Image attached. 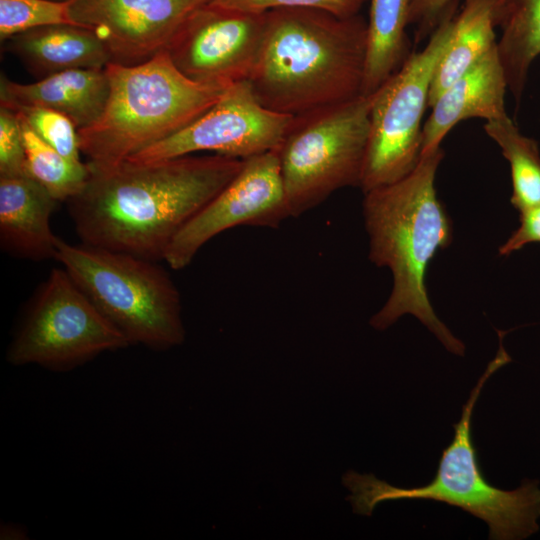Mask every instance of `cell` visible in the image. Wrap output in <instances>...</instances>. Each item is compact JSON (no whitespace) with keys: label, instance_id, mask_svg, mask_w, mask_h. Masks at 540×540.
<instances>
[{"label":"cell","instance_id":"cell-10","mask_svg":"<svg viewBox=\"0 0 540 540\" xmlns=\"http://www.w3.org/2000/svg\"><path fill=\"white\" fill-rule=\"evenodd\" d=\"M293 117L264 107L248 81L238 82L190 124L127 160L150 162L198 152L246 159L278 149Z\"/></svg>","mask_w":540,"mask_h":540},{"label":"cell","instance_id":"cell-20","mask_svg":"<svg viewBox=\"0 0 540 540\" xmlns=\"http://www.w3.org/2000/svg\"><path fill=\"white\" fill-rule=\"evenodd\" d=\"M497 41L508 89L521 100L531 64L540 55V0H504Z\"/></svg>","mask_w":540,"mask_h":540},{"label":"cell","instance_id":"cell-25","mask_svg":"<svg viewBox=\"0 0 540 540\" xmlns=\"http://www.w3.org/2000/svg\"><path fill=\"white\" fill-rule=\"evenodd\" d=\"M366 0H209L210 5L250 13H265L281 8H312L339 17H352Z\"/></svg>","mask_w":540,"mask_h":540},{"label":"cell","instance_id":"cell-24","mask_svg":"<svg viewBox=\"0 0 540 540\" xmlns=\"http://www.w3.org/2000/svg\"><path fill=\"white\" fill-rule=\"evenodd\" d=\"M2 106L13 110L43 141L63 156L80 161L78 129L67 116L41 106Z\"/></svg>","mask_w":540,"mask_h":540},{"label":"cell","instance_id":"cell-14","mask_svg":"<svg viewBox=\"0 0 540 540\" xmlns=\"http://www.w3.org/2000/svg\"><path fill=\"white\" fill-rule=\"evenodd\" d=\"M507 89L496 44L430 106L432 111L423 124L421 155L440 148L445 136L463 120L481 118L488 122L507 117Z\"/></svg>","mask_w":540,"mask_h":540},{"label":"cell","instance_id":"cell-22","mask_svg":"<svg viewBox=\"0 0 540 540\" xmlns=\"http://www.w3.org/2000/svg\"><path fill=\"white\" fill-rule=\"evenodd\" d=\"M19 120L24 138L26 173L45 187L55 200L68 201L84 187L89 176L87 163L63 156Z\"/></svg>","mask_w":540,"mask_h":540},{"label":"cell","instance_id":"cell-30","mask_svg":"<svg viewBox=\"0 0 540 540\" xmlns=\"http://www.w3.org/2000/svg\"><path fill=\"white\" fill-rule=\"evenodd\" d=\"M56 1H68V0H56Z\"/></svg>","mask_w":540,"mask_h":540},{"label":"cell","instance_id":"cell-11","mask_svg":"<svg viewBox=\"0 0 540 540\" xmlns=\"http://www.w3.org/2000/svg\"><path fill=\"white\" fill-rule=\"evenodd\" d=\"M265 24L266 12L205 3L181 23L166 50L187 78L227 88L250 79L263 47Z\"/></svg>","mask_w":540,"mask_h":540},{"label":"cell","instance_id":"cell-2","mask_svg":"<svg viewBox=\"0 0 540 540\" xmlns=\"http://www.w3.org/2000/svg\"><path fill=\"white\" fill-rule=\"evenodd\" d=\"M367 22L312 8L266 12L263 47L248 80L266 108L292 116L362 95Z\"/></svg>","mask_w":540,"mask_h":540},{"label":"cell","instance_id":"cell-16","mask_svg":"<svg viewBox=\"0 0 540 540\" xmlns=\"http://www.w3.org/2000/svg\"><path fill=\"white\" fill-rule=\"evenodd\" d=\"M109 94L105 69H73L36 82L22 84L4 75L0 81L1 105H32L58 111L77 127L93 124L101 115Z\"/></svg>","mask_w":540,"mask_h":540},{"label":"cell","instance_id":"cell-1","mask_svg":"<svg viewBox=\"0 0 540 540\" xmlns=\"http://www.w3.org/2000/svg\"><path fill=\"white\" fill-rule=\"evenodd\" d=\"M243 159L186 155L109 167L87 163L88 179L67 201L82 243L163 260L183 227L239 172Z\"/></svg>","mask_w":540,"mask_h":540},{"label":"cell","instance_id":"cell-8","mask_svg":"<svg viewBox=\"0 0 540 540\" xmlns=\"http://www.w3.org/2000/svg\"><path fill=\"white\" fill-rule=\"evenodd\" d=\"M457 2L447 7L424 48L410 53L370 94L369 138L360 183L364 193L404 178L420 160L422 119L434 72L451 39Z\"/></svg>","mask_w":540,"mask_h":540},{"label":"cell","instance_id":"cell-6","mask_svg":"<svg viewBox=\"0 0 540 540\" xmlns=\"http://www.w3.org/2000/svg\"><path fill=\"white\" fill-rule=\"evenodd\" d=\"M54 259L129 344L166 350L183 343L180 293L156 261L60 238Z\"/></svg>","mask_w":540,"mask_h":540},{"label":"cell","instance_id":"cell-4","mask_svg":"<svg viewBox=\"0 0 540 540\" xmlns=\"http://www.w3.org/2000/svg\"><path fill=\"white\" fill-rule=\"evenodd\" d=\"M511 361L500 343L496 357L472 389L463 406L454 436L443 450L431 482L419 487L390 485L373 474L347 471L343 485L350 491L347 500L353 512L372 515L378 504L395 500H432L446 503L483 520L489 527V539L527 538L538 531L540 488L537 480H525L514 490L492 485L484 476L472 437V414L481 390L489 377Z\"/></svg>","mask_w":540,"mask_h":540},{"label":"cell","instance_id":"cell-18","mask_svg":"<svg viewBox=\"0 0 540 540\" xmlns=\"http://www.w3.org/2000/svg\"><path fill=\"white\" fill-rule=\"evenodd\" d=\"M504 0H465L457 11L450 42L440 59L430 86L428 107L458 77L496 44Z\"/></svg>","mask_w":540,"mask_h":540},{"label":"cell","instance_id":"cell-29","mask_svg":"<svg viewBox=\"0 0 540 540\" xmlns=\"http://www.w3.org/2000/svg\"><path fill=\"white\" fill-rule=\"evenodd\" d=\"M25 532L21 531L17 527L12 526H5L1 530V538L2 539H21L22 536H25Z\"/></svg>","mask_w":540,"mask_h":540},{"label":"cell","instance_id":"cell-5","mask_svg":"<svg viewBox=\"0 0 540 540\" xmlns=\"http://www.w3.org/2000/svg\"><path fill=\"white\" fill-rule=\"evenodd\" d=\"M109 94L91 125L78 129L80 151L95 167L117 165L175 134L209 109L226 88L182 74L167 50L134 65L104 68Z\"/></svg>","mask_w":540,"mask_h":540},{"label":"cell","instance_id":"cell-28","mask_svg":"<svg viewBox=\"0 0 540 540\" xmlns=\"http://www.w3.org/2000/svg\"><path fill=\"white\" fill-rule=\"evenodd\" d=\"M520 213V225L499 248V254L508 256L526 244L540 242V203Z\"/></svg>","mask_w":540,"mask_h":540},{"label":"cell","instance_id":"cell-9","mask_svg":"<svg viewBox=\"0 0 540 540\" xmlns=\"http://www.w3.org/2000/svg\"><path fill=\"white\" fill-rule=\"evenodd\" d=\"M128 345L62 267L52 269L32 296L7 359L14 365L68 370Z\"/></svg>","mask_w":540,"mask_h":540},{"label":"cell","instance_id":"cell-21","mask_svg":"<svg viewBox=\"0 0 540 540\" xmlns=\"http://www.w3.org/2000/svg\"><path fill=\"white\" fill-rule=\"evenodd\" d=\"M486 134L497 143L509 162L512 180L510 202L518 211L540 203V152L538 143L523 135L509 116L488 121Z\"/></svg>","mask_w":540,"mask_h":540},{"label":"cell","instance_id":"cell-3","mask_svg":"<svg viewBox=\"0 0 540 540\" xmlns=\"http://www.w3.org/2000/svg\"><path fill=\"white\" fill-rule=\"evenodd\" d=\"M444 156L440 148L424 153L404 178L365 194L363 215L369 236V259L388 267L393 287L384 306L371 318L385 330L401 316L420 320L445 346L463 356L464 344L435 314L426 290L428 265L450 245L452 222L435 189V176Z\"/></svg>","mask_w":540,"mask_h":540},{"label":"cell","instance_id":"cell-27","mask_svg":"<svg viewBox=\"0 0 540 540\" xmlns=\"http://www.w3.org/2000/svg\"><path fill=\"white\" fill-rule=\"evenodd\" d=\"M455 0H409L408 25L416 26L417 41L430 36L447 7Z\"/></svg>","mask_w":540,"mask_h":540},{"label":"cell","instance_id":"cell-13","mask_svg":"<svg viewBox=\"0 0 540 540\" xmlns=\"http://www.w3.org/2000/svg\"><path fill=\"white\" fill-rule=\"evenodd\" d=\"M208 1L69 0V14L100 38L111 62L134 65L166 50L186 17Z\"/></svg>","mask_w":540,"mask_h":540},{"label":"cell","instance_id":"cell-23","mask_svg":"<svg viewBox=\"0 0 540 540\" xmlns=\"http://www.w3.org/2000/svg\"><path fill=\"white\" fill-rule=\"evenodd\" d=\"M73 24L69 0H0V38H9L31 29Z\"/></svg>","mask_w":540,"mask_h":540},{"label":"cell","instance_id":"cell-12","mask_svg":"<svg viewBox=\"0 0 540 540\" xmlns=\"http://www.w3.org/2000/svg\"><path fill=\"white\" fill-rule=\"evenodd\" d=\"M288 217L277 149L248 157L235 177L177 234L163 260L181 270L208 241L228 229L276 228Z\"/></svg>","mask_w":540,"mask_h":540},{"label":"cell","instance_id":"cell-7","mask_svg":"<svg viewBox=\"0 0 540 540\" xmlns=\"http://www.w3.org/2000/svg\"><path fill=\"white\" fill-rule=\"evenodd\" d=\"M371 96L293 117L277 149L291 217L338 189L359 186L370 129Z\"/></svg>","mask_w":540,"mask_h":540},{"label":"cell","instance_id":"cell-15","mask_svg":"<svg viewBox=\"0 0 540 540\" xmlns=\"http://www.w3.org/2000/svg\"><path fill=\"white\" fill-rule=\"evenodd\" d=\"M57 200L28 174L0 176V246L11 256L55 258L57 237L50 218Z\"/></svg>","mask_w":540,"mask_h":540},{"label":"cell","instance_id":"cell-26","mask_svg":"<svg viewBox=\"0 0 540 540\" xmlns=\"http://www.w3.org/2000/svg\"><path fill=\"white\" fill-rule=\"evenodd\" d=\"M26 173V156L22 126L16 113L0 107V176Z\"/></svg>","mask_w":540,"mask_h":540},{"label":"cell","instance_id":"cell-17","mask_svg":"<svg viewBox=\"0 0 540 540\" xmlns=\"http://www.w3.org/2000/svg\"><path fill=\"white\" fill-rule=\"evenodd\" d=\"M7 49L40 78L73 69H104L111 57L100 38L90 29L58 24L17 34Z\"/></svg>","mask_w":540,"mask_h":540},{"label":"cell","instance_id":"cell-19","mask_svg":"<svg viewBox=\"0 0 540 540\" xmlns=\"http://www.w3.org/2000/svg\"><path fill=\"white\" fill-rule=\"evenodd\" d=\"M409 0H370L362 95L372 94L409 56Z\"/></svg>","mask_w":540,"mask_h":540}]
</instances>
